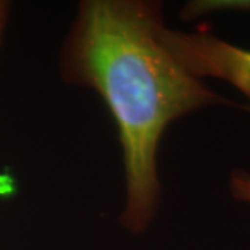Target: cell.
<instances>
[{"instance_id": "obj_1", "label": "cell", "mask_w": 250, "mask_h": 250, "mask_svg": "<svg viewBox=\"0 0 250 250\" xmlns=\"http://www.w3.org/2000/svg\"><path fill=\"white\" fill-rule=\"evenodd\" d=\"M163 6L150 0L81 1L60 50L67 83L99 93L123 147L121 224L143 233L161 203L157 150L167 126L208 106L233 104L193 77L161 41Z\"/></svg>"}, {"instance_id": "obj_2", "label": "cell", "mask_w": 250, "mask_h": 250, "mask_svg": "<svg viewBox=\"0 0 250 250\" xmlns=\"http://www.w3.org/2000/svg\"><path fill=\"white\" fill-rule=\"evenodd\" d=\"M161 41L193 77L225 81L250 102V49L208 31L184 32L167 25L161 29Z\"/></svg>"}, {"instance_id": "obj_3", "label": "cell", "mask_w": 250, "mask_h": 250, "mask_svg": "<svg viewBox=\"0 0 250 250\" xmlns=\"http://www.w3.org/2000/svg\"><path fill=\"white\" fill-rule=\"evenodd\" d=\"M229 192L231 196L242 203L250 205V172L245 170H235L229 175Z\"/></svg>"}, {"instance_id": "obj_4", "label": "cell", "mask_w": 250, "mask_h": 250, "mask_svg": "<svg viewBox=\"0 0 250 250\" xmlns=\"http://www.w3.org/2000/svg\"><path fill=\"white\" fill-rule=\"evenodd\" d=\"M7 9H9V6L4 1H0V39H1V34H3L6 20H7Z\"/></svg>"}]
</instances>
